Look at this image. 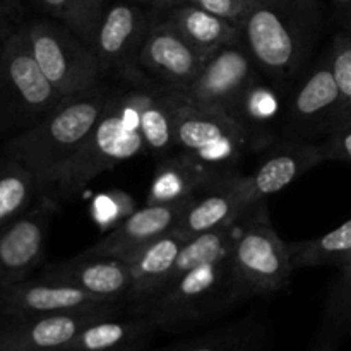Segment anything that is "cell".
<instances>
[{"instance_id":"6da1fadb","label":"cell","mask_w":351,"mask_h":351,"mask_svg":"<svg viewBox=\"0 0 351 351\" xmlns=\"http://www.w3.org/2000/svg\"><path fill=\"white\" fill-rule=\"evenodd\" d=\"M319 19L314 0H247L239 27L261 74L283 84L307 62Z\"/></svg>"},{"instance_id":"7a4b0ae2","label":"cell","mask_w":351,"mask_h":351,"mask_svg":"<svg viewBox=\"0 0 351 351\" xmlns=\"http://www.w3.org/2000/svg\"><path fill=\"white\" fill-rule=\"evenodd\" d=\"M144 151L139 130V89L113 91L96 122L77 151L41 182V194L55 202L75 197L103 171Z\"/></svg>"},{"instance_id":"3957f363","label":"cell","mask_w":351,"mask_h":351,"mask_svg":"<svg viewBox=\"0 0 351 351\" xmlns=\"http://www.w3.org/2000/svg\"><path fill=\"white\" fill-rule=\"evenodd\" d=\"M113 91L108 82L101 81L88 91L67 96L43 119L14 136L3 154L29 168L41 185L81 147Z\"/></svg>"},{"instance_id":"277c9868","label":"cell","mask_w":351,"mask_h":351,"mask_svg":"<svg viewBox=\"0 0 351 351\" xmlns=\"http://www.w3.org/2000/svg\"><path fill=\"white\" fill-rule=\"evenodd\" d=\"M232 247L221 256L171 278L130 314L146 317L158 331H180L243 304L235 281Z\"/></svg>"},{"instance_id":"5b68a950","label":"cell","mask_w":351,"mask_h":351,"mask_svg":"<svg viewBox=\"0 0 351 351\" xmlns=\"http://www.w3.org/2000/svg\"><path fill=\"white\" fill-rule=\"evenodd\" d=\"M232 259L243 302L273 295L290 283L295 273L290 245L271 225L264 202L254 206L239 219Z\"/></svg>"},{"instance_id":"8992f818","label":"cell","mask_w":351,"mask_h":351,"mask_svg":"<svg viewBox=\"0 0 351 351\" xmlns=\"http://www.w3.org/2000/svg\"><path fill=\"white\" fill-rule=\"evenodd\" d=\"M62 99L64 96L41 72L19 27L0 47V125L27 129Z\"/></svg>"},{"instance_id":"52a82bcc","label":"cell","mask_w":351,"mask_h":351,"mask_svg":"<svg viewBox=\"0 0 351 351\" xmlns=\"http://www.w3.org/2000/svg\"><path fill=\"white\" fill-rule=\"evenodd\" d=\"M21 31L41 72L64 98L101 82L93 48L67 26L51 17H41L24 21Z\"/></svg>"},{"instance_id":"ba28073f","label":"cell","mask_w":351,"mask_h":351,"mask_svg":"<svg viewBox=\"0 0 351 351\" xmlns=\"http://www.w3.org/2000/svg\"><path fill=\"white\" fill-rule=\"evenodd\" d=\"M182 95V93H180ZM177 151L218 170H237L249 153V137L230 113L182 101L175 119Z\"/></svg>"},{"instance_id":"9c48e42d","label":"cell","mask_w":351,"mask_h":351,"mask_svg":"<svg viewBox=\"0 0 351 351\" xmlns=\"http://www.w3.org/2000/svg\"><path fill=\"white\" fill-rule=\"evenodd\" d=\"M287 141L311 143L351 123V106L339 89L329 57L308 72L285 112Z\"/></svg>"},{"instance_id":"30bf717a","label":"cell","mask_w":351,"mask_h":351,"mask_svg":"<svg viewBox=\"0 0 351 351\" xmlns=\"http://www.w3.org/2000/svg\"><path fill=\"white\" fill-rule=\"evenodd\" d=\"M153 16L139 3L127 0L108 2L91 45L101 77L113 75L136 82V86L153 84L146 81L137 65Z\"/></svg>"},{"instance_id":"8fae6325","label":"cell","mask_w":351,"mask_h":351,"mask_svg":"<svg viewBox=\"0 0 351 351\" xmlns=\"http://www.w3.org/2000/svg\"><path fill=\"white\" fill-rule=\"evenodd\" d=\"M3 315L86 314V312H127L125 302L96 297L84 290L51 280L45 274L0 288Z\"/></svg>"},{"instance_id":"7c38bea8","label":"cell","mask_w":351,"mask_h":351,"mask_svg":"<svg viewBox=\"0 0 351 351\" xmlns=\"http://www.w3.org/2000/svg\"><path fill=\"white\" fill-rule=\"evenodd\" d=\"M259 72L245 43L228 45L209 55L194 81L178 91L189 103L228 113Z\"/></svg>"},{"instance_id":"4fadbf2b","label":"cell","mask_w":351,"mask_h":351,"mask_svg":"<svg viewBox=\"0 0 351 351\" xmlns=\"http://www.w3.org/2000/svg\"><path fill=\"white\" fill-rule=\"evenodd\" d=\"M57 202L41 194L19 218L0 226V288L27 280L45 256Z\"/></svg>"},{"instance_id":"5bb4252c","label":"cell","mask_w":351,"mask_h":351,"mask_svg":"<svg viewBox=\"0 0 351 351\" xmlns=\"http://www.w3.org/2000/svg\"><path fill=\"white\" fill-rule=\"evenodd\" d=\"M120 314L125 312L3 315L0 317V351H65L86 326Z\"/></svg>"},{"instance_id":"9a60e30c","label":"cell","mask_w":351,"mask_h":351,"mask_svg":"<svg viewBox=\"0 0 351 351\" xmlns=\"http://www.w3.org/2000/svg\"><path fill=\"white\" fill-rule=\"evenodd\" d=\"M206 58L154 14L137 65L147 82L184 89L194 81Z\"/></svg>"},{"instance_id":"2e32d148","label":"cell","mask_w":351,"mask_h":351,"mask_svg":"<svg viewBox=\"0 0 351 351\" xmlns=\"http://www.w3.org/2000/svg\"><path fill=\"white\" fill-rule=\"evenodd\" d=\"M324 163L321 144L285 141L250 175H243L242 187L249 208L263 204L269 195L278 194L311 168Z\"/></svg>"},{"instance_id":"e0dca14e","label":"cell","mask_w":351,"mask_h":351,"mask_svg":"<svg viewBox=\"0 0 351 351\" xmlns=\"http://www.w3.org/2000/svg\"><path fill=\"white\" fill-rule=\"evenodd\" d=\"M194 199V197H192ZM192 199L171 204H146L129 213L112 232L86 249L84 256L122 257L167 233L173 232Z\"/></svg>"},{"instance_id":"ac0fdd59","label":"cell","mask_w":351,"mask_h":351,"mask_svg":"<svg viewBox=\"0 0 351 351\" xmlns=\"http://www.w3.org/2000/svg\"><path fill=\"white\" fill-rule=\"evenodd\" d=\"M239 175V170H218L184 153L160 158L151 180L146 204H171L187 201L218 187Z\"/></svg>"},{"instance_id":"d6986e66","label":"cell","mask_w":351,"mask_h":351,"mask_svg":"<svg viewBox=\"0 0 351 351\" xmlns=\"http://www.w3.org/2000/svg\"><path fill=\"white\" fill-rule=\"evenodd\" d=\"M184 243V239L170 232L120 257L127 263L130 273V288L125 298L129 314L149 300L170 280Z\"/></svg>"},{"instance_id":"ffe728a7","label":"cell","mask_w":351,"mask_h":351,"mask_svg":"<svg viewBox=\"0 0 351 351\" xmlns=\"http://www.w3.org/2000/svg\"><path fill=\"white\" fill-rule=\"evenodd\" d=\"M43 274L110 300L125 302L130 288L129 266L120 257L79 254L71 261L51 264Z\"/></svg>"},{"instance_id":"44dd1931","label":"cell","mask_w":351,"mask_h":351,"mask_svg":"<svg viewBox=\"0 0 351 351\" xmlns=\"http://www.w3.org/2000/svg\"><path fill=\"white\" fill-rule=\"evenodd\" d=\"M242 178L243 175L239 173L232 180L195 195L175 226V235L189 240L201 233L239 221L249 209H252L247 204Z\"/></svg>"},{"instance_id":"7402d4cb","label":"cell","mask_w":351,"mask_h":351,"mask_svg":"<svg viewBox=\"0 0 351 351\" xmlns=\"http://www.w3.org/2000/svg\"><path fill=\"white\" fill-rule=\"evenodd\" d=\"M154 14L206 57L228 45L243 43L242 31L237 24L209 12L197 3H177L170 9L156 10Z\"/></svg>"},{"instance_id":"603a6c76","label":"cell","mask_w":351,"mask_h":351,"mask_svg":"<svg viewBox=\"0 0 351 351\" xmlns=\"http://www.w3.org/2000/svg\"><path fill=\"white\" fill-rule=\"evenodd\" d=\"M139 89V130L144 151L165 158L177 149L175 119L182 101L177 88L161 84H141Z\"/></svg>"},{"instance_id":"cb8c5ba5","label":"cell","mask_w":351,"mask_h":351,"mask_svg":"<svg viewBox=\"0 0 351 351\" xmlns=\"http://www.w3.org/2000/svg\"><path fill=\"white\" fill-rule=\"evenodd\" d=\"M156 332L146 317L125 312L86 326L65 351H143Z\"/></svg>"},{"instance_id":"d4e9b609","label":"cell","mask_w":351,"mask_h":351,"mask_svg":"<svg viewBox=\"0 0 351 351\" xmlns=\"http://www.w3.org/2000/svg\"><path fill=\"white\" fill-rule=\"evenodd\" d=\"M276 86L257 77L228 112L247 134L252 149L269 146L274 139L276 123L283 110L281 93Z\"/></svg>"},{"instance_id":"484cf974","label":"cell","mask_w":351,"mask_h":351,"mask_svg":"<svg viewBox=\"0 0 351 351\" xmlns=\"http://www.w3.org/2000/svg\"><path fill=\"white\" fill-rule=\"evenodd\" d=\"M269 336L267 321L254 311L221 328L156 351H264Z\"/></svg>"},{"instance_id":"4316f807","label":"cell","mask_w":351,"mask_h":351,"mask_svg":"<svg viewBox=\"0 0 351 351\" xmlns=\"http://www.w3.org/2000/svg\"><path fill=\"white\" fill-rule=\"evenodd\" d=\"M41 195L36 175L21 161L0 158V226L19 218Z\"/></svg>"},{"instance_id":"83f0119b","label":"cell","mask_w":351,"mask_h":351,"mask_svg":"<svg viewBox=\"0 0 351 351\" xmlns=\"http://www.w3.org/2000/svg\"><path fill=\"white\" fill-rule=\"evenodd\" d=\"M288 245L295 271L319 266H348L351 263V218L326 235Z\"/></svg>"},{"instance_id":"f1b7e54d","label":"cell","mask_w":351,"mask_h":351,"mask_svg":"<svg viewBox=\"0 0 351 351\" xmlns=\"http://www.w3.org/2000/svg\"><path fill=\"white\" fill-rule=\"evenodd\" d=\"M40 9L51 19L74 31L89 47L110 0H36Z\"/></svg>"},{"instance_id":"f546056e","label":"cell","mask_w":351,"mask_h":351,"mask_svg":"<svg viewBox=\"0 0 351 351\" xmlns=\"http://www.w3.org/2000/svg\"><path fill=\"white\" fill-rule=\"evenodd\" d=\"M328 57L339 89L351 106V29L336 34Z\"/></svg>"},{"instance_id":"4dcf8cb0","label":"cell","mask_w":351,"mask_h":351,"mask_svg":"<svg viewBox=\"0 0 351 351\" xmlns=\"http://www.w3.org/2000/svg\"><path fill=\"white\" fill-rule=\"evenodd\" d=\"M319 144H321L324 161H341V163L351 165V123L336 130Z\"/></svg>"},{"instance_id":"1f68e13d","label":"cell","mask_w":351,"mask_h":351,"mask_svg":"<svg viewBox=\"0 0 351 351\" xmlns=\"http://www.w3.org/2000/svg\"><path fill=\"white\" fill-rule=\"evenodd\" d=\"M23 23V2L0 0V47L19 29Z\"/></svg>"},{"instance_id":"d6a6232c","label":"cell","mask_w":351,"mask_h":351,"mask_svg":"<svg viewBox=\"0 0 351 351\" xmlns=\"http://www.w3.org/2000/svg\"><path fill=\"white\" fill-rule=\"evenodd\" d=\"M189 2L197 3V5L209 10V12L218 14V16L225 17V19L232 21L233 24L240 26L247 0H189Z\"/></svg>"},{"instance_id":"836d02e7","label":"cell","mask_w":351,"mask_h":351,"mask_svg":"<svg viewBox=\"0 0 351 351\" xmlns=\"http://www.w3.org/2000/svg\"><path fill=\"white\" fill-rule=\"evenodd\" d=\"M339 331H341V328L338 326V322H335L331 317H329L328 322H326V326L322 328V331L319 332L315 343L312 345V348L308 351H338Z\"/></svg>"},{"instance_id":"e575fe53","label":"cell","mask_w":351,"mask_h":351,"mask_svg":"<svg viewBox=\"0 0 351 351\" xmlns=\"http://www.w3.org/2000/svg\"><path fill=\"white\" fill-rule=\"evenodd\" d=\"M127 2H134L139 3V5L144 7H151L153 10H165L170 9V7L177 5V0H127Z\"/></svg>"},{"instance_id":"d590c367","label":"cell","mask_w":351,"mask_h":351,"mask_svg":"<svg viewBox=\"0 0 351 351\" xmlns=\"http://www.w3.org/2000/svg\"><path fill=\"white\" fill-rule=\"evenodd\" d=\"M343 269V274H345V285L346 288H348V291L351 293V264H348V266L341 267Z\"/></svg>"},{"instance_id":"8d00e7d4","label":"cell","mask_w":351,"mask_h":351,"mask_svg":"<svg viewBox=\"0 0 351 351\" xmlns=\"http://www.w3.org/2000/svg\"><path fill=\"white\" fill-rule=\"evenodd\" d=\"M0 317H2V300H0Z\"/></svg>"},{"instance_id":"74e56055","label":"cell","mask_w":351,"mask_h":351,"mask_svg":"<svg viewBox=\"0 0 351 351\" xmlns=\"http://www.w3.org/2000/svg\"><path fill=\"white\" fill-rule=\"evenodd\" d=\"M178 3H184V2H189V0H177Z\"/></svg>"},{"instance_id":"f35d334b","label":"cell","mask_w":351,"mask_h":351,"mask_svg":"<svg viewBox=\"0 0 351 351\" xmlns=\"http://www.w3.org/2000/svg\"><path fill=\"white\" fill-rule=\"evenodd\" d=\"M339 2H350V0H339Z\"/></svg>"},{"instance_id":"ab89813d","label":"cell","mask_w":351,"mask_h":351,"mask_svg":"<svg viewBox=\"0 0 351 351\" xmlns=\"http://www.w3.org/2000/svg\"><path fill=\"white\" fill-rule=\"evenodd\" d=\"M350 264H351V263H350Z\"/></svg>"}]
</instances>
